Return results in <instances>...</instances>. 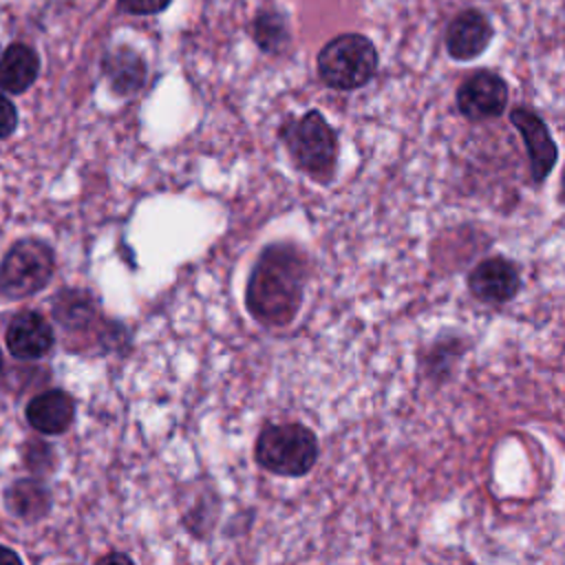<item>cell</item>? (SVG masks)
I'll list each match as a JSON object with an SVG mask.
<instances>
[{"label": "cell", "mask_w": 565, "mask_h": 565, "mask_svg": "<svg viewBox=\"0 0 565 565\" xmlns=\"http://www.w3.org/2000/svg\"><path fill=\"white\" fill-rule=\"evenodd\" d=\"M294 166L318 183H329L338 163V132L320 110H307L300 117H287L278 128Z\"/></svg>", "instance_id": "obj_2"}, {"label": "cell", "mask_w": 565, "mask_h": 565, "mask_svg": "<svg viewBox=\"0 0 565 565\" xmlns=\"http://www.w3.org/2000/svg\"><path fill=\"white\" fill-rule=\"evenodd\" d=\"M7 508L22 521H40L51 508L49 488L40 479H18L7 488Z\"/></svg>", "instance_id": "obj_15"}, {"label": "cell", "mask_w": 565, "mask_h": 565, "mask_svg": "<svg viewBox=\"0 0 565 565\" xmlns=\"http://www.w3.org/2000/svg\"><path fill=\"white\" fill-rule=\"evenodd\" d=\"M172 0H117L119 9L132 15H152L168 9Z\"/></svg>", "instance_id": "obj_17"}, {"label": "cell", "mask_w": 565, "mask_h": 565, "mask_svg": "<svg viewBox=\"0 0 565 565\" xmlns=\"http://www.w3.org/2000/svg\"><path fill=\"white\" fill-rule=\"evenodd\" d=\"M106 561H130V556H128V554H117V552H113V554H106V556L99 558V563H106Z\"/></svg>", "instance_id": "obj_20"}, {"label": "cell", "mask_w": 565, "mask_h": 565, "mask_svg": "<svg viewBox=\"0 0 565 565\" xmlns=\"http://www.w3.org/2000/svg\"><path fill=\"white\" fill-rule=\"evenodd\" d=\"M104 75L117 95H135L146 82V62L128 46H119L104 57Z\"/></svg>", "instance_id": "obj_14"}, {"label": "cell", "mask_w": 565, "mask_h": 565, "mask_svg": "<svg viewBox=\"0 0 565 565\" xmlns=\"http://www.w3.org/2000/svg\"><path fill=\"white\" fill-rule=\"evenodd\" d=\"M51 313L55 322L68 333L86 331L99 320L97 298L82 287H64L55 294L51 302Z\"/></svg>", "instance_id": "obj_12"}, {"label": "cell", "mask_w": 565, "mask_h": 565, "mask_svg": "<svg viewBox=\"0 0 565 565\" xmlns=\"http://www.w3.org/2000/svg\"><path fill=\"white\" fill-rule=\"evenodd\" d=\"M254 40L267 53H278L287 44V29L278 13H260L254 22Z\"/></svg>", "instance_id": "obj_16"}, {"label": "cell", "mask_w": 565, "mask_h": 565, "mask_svg": "<svg viewBox=\"0 0 565 565\" xmlns=\"http://www.w3.org/2000/svg\"><path fill=\"white\" fill-rule=\"evenodd\" d=\"M20 561H22V558H20L13 550L0 545V563H20Z\"/></svg>", "instance_id": "obj_19"}, {"label": "cell", "mask_w": 565, "mask_h": 565, "mask_svg": "<svg viewBox=\"0 0 565 565\" xmlns=\"http://www.w3.org/2000/svg\"><path fill=\"white\" fill-rule=\"evenodd\" d=\"M40 73L38 53L22 42H13L0 57V88L11 95H20L33 86Z\"/></svg>", "instance_id": "obj_13"}, {"label": "cell", "mask_w": 565, "mask_h": 565, "mask_svg": "<svg viewBox=\"0 0 565 565\" xmlns=\"http://www.w3.org/2000/svg\"><path fill=\"white\" fill-rule=\"evenodd\" d=\"M492 40V24L479 9H466L452 18L446 31V49L452 60L468 62L481 55Z\"/></svg>", "instance_id": "obj_10"}, {"label": "cell", "mask_w": 565, "mask_h": 565, "mask_svg": "<svg viewBox=\"0 0 565 565\" xmlns=\"http://www.w3.org/2000/svg\"><path fill=\"white\" fill-rule=\"evenodd\" d=\"M510 121L514 124V128L519 130V135L523 139L527 161H530L532 181L543 183L552 174V170L558 161V148L550 135L547 124L543 121L541 115H536L534 110H530L525 106L512 108Z\"/></svg>", "instance_id": "obj_8"}, {"label": "cell", "mask_w": 565, "mask_h": 565, "mask_svg": "<svg viewBox=\"0 0 565 565\" xmlns=\"http://www.w3.org/2000/svg\"><path fill=\"white\" fill-rule=\"evenodd\" d=\"M256 463L278 477H305L318 461V437L300 422L265 424L254 444Z\"/></svg>", "instance_id": "obj_3"}, {"label": "cell", "mask_w": 565, "mask_h": 565, "mask_svg": "<svg viewBox=\"0 0 565 565\" xmlns=\"http://www.w3.org/2000/svg\"><path fill=\"white\" fill-rule=\"evenodd\" d=\"M4 344L18 360H40L53 349L55 333L42 313L20 311L7 327Z\"/></svg>", "instance_id": "obj_9"}, {"label": "cell", "mask_w": 565, "mask_h": 565, "mask_svg": "<svg viewBox=\"0 0 565 565\" xmlns=\"http://www.w3.org/2000/svg\"><path fill=\"white\" fill-rule=\"evenodd\" d=\"M455 102L466 119H494L508 106V84L499 73L481 68L459 84Z\"/></svg>", "instance_id": "obj_6"}, {"label": "cell", "mask_w": 565, "mask_h": 565, "mask_svg": "<svg viewBox=\"0 0 565 565\" xmlns=\"http://www.w3.org/2000/svg\"><path fill=\"white\" fill-rule=\"evenodd\" d=\"M24 415L38 433L62 435L75 419V399L62 388H49L26 404Z\"/></svg>", "instance_id": "obj_11"}, {"label": "cell", "mask_w": 565, "mask_h": 565, "mask_svg": "<svg viewBox=\"0 0 565 565\" xmlns=\"http://www.w3.org/2000/svg\"><path fill=\"white\" fill-rule=\"evenodd\" d=\"M316 68L329 88L355 90L375 75L377 51L362 33H342L320 49Z\"/></svg>", "instance_id": "obj_4"}, {"label": "cell", "mask_w": 565, "mask_h": 565, "mask_svg": "<svg viewBox=\"0 0 565 565\" xmlns=\"http://www.w3.org/2000/svg\"><path fill=\"white\" fill-rule=\"evenodd\" d=\"M55 271V254L40 238L13 243L0 260V291L9 298H29L42 291Z\"/></svg>", "instance_id": "obj_5"}, {"label": "cell", "mask_w": 565, "mask_h": 565, "mask_svg": "<svg viewBox=\"0 0 565 565\" xmlns=\"http://www.w3.org/2000/svg\"><path fill=\"white\" fill-rule=\"evenodd\" d=\"M468 291L483 305H505L521 291V271L505 256H490L477 263L468 274Z\"/></svg>", "instance_id": "obj_7"}, {"label": "cell", "mask_w": 565, "mask_h": 565, "mask_svg": "<svg viewBox=\"0 0 565 565\" xmlns=\"http://www.w3.org/2000/svg\"><path fill=\"white\" fill-rule=\"evenodd\" d=\"M309 278L307 254L289 241H276L260 249L245 285V309L271 329L296 320Z\"/></svg>", "instance_id": "obj_1"}, {"label": "cell", "mask_w": 565, "mask_h": 565, "mask_svg": "<svg viewBox=\"0 0 565 565\" xmlns=\"http://www.w3.org/2000/svg\"><path fill=\"white\" fill-rule=\"evenodd\" d=\"M2 364H4V360H2V351H0V371H2Z\"/></svg>", "instance_id": "obj_21"}, {"label": "cell", "mask_w": 565, "mask_h": 565, "mask_svg": "<svg viewBox=\"0 0 565 565\" xmlns=\"http://www.w3.org/2000/svg\"><path fill=\"white\" fill-rule=\"evenodd\" d=\"M18 126V110L13 102L0 93V139H7Z\"/></svg>", "instance_id": "obj_18"}]
</instances>
